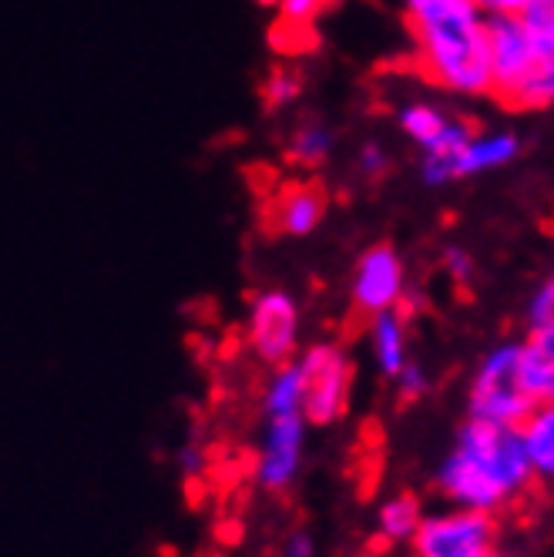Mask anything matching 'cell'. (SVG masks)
I'll return each instance as SVG.
<instances>
[{"mask_svg": "<svg viewBox=\"0 0 554 557\" xmlns=\"http://www.w3.org/2000/svg\"><path fill=\"white\" fill-rule=\"evenodd\" d=\"M438 491L451 507L501 513L534 487L518 426L467 420L438 467Z\"/></svg>", "mask_w": 554, "mask_h": 557, "instance_id": "obj_1", "label": "cell"}, {"mask_svg": "<svg viewBox=\"0 0 554 557\" xmlns=\"http://www.w3.org/2000/svg\"><path fill=\"white\" fill-rule=\"evenodd\" d=\"M423 71L438 85L457 95H488L491 91V61H488V14L473 0H444L427 11L407 14Z\"/></svg>", "mask_w": 554, "mask_h": 557, "instance_id": "obj_2", "label": "cell"}, {"mask_svg": "<svg viewBox=\"0 0 554 557\" xmlns=\"http://www.w3.org/2000/svg\"><path fill=\"white\" fill-rule=\"evenodd\" d=\"M541 400L531 389L525 367V343H501L478 363L467 386L470 420L521 426Z\"/></svg>", "mask_w": 554, "mask_h": 557, "instance_id": "obj_3", "label": "cell"}, {"mask_svg": "<svg viewBox=\"0 0 554 557\" xmlns=\"http://www.w3.org/2000/svg\"><path fill=\"white\" fill-rule=\"evenodd\" d=\"M303 370V417L309 426L343 420L353 393V360L340 343H312L296 352Z\"/></svg>", "mask_w": 554, "mask_h": 557, "instance_id": "obj_4", "label": "cell"}, {"mask_svg": "<svg viewBox=\"0 0 554 557\" xmlns=\"http://www.w3.org/2000/svg\"><path fill=\"white\" fill-rule=\"evenodd\" d=\"M497 544V521L491 513L444 507L423 513L420 528L410 537L414 557H484Z\"/></svg>", "mask_w": 554, "mask_h": 557, "instance_id": "obj_5", "label": "cell"}, {"mask_svg": "<svg viewBox=\"0 0 554 557\" xmlns=\"http://www.w3.org/2000/svg\"><path fill=\"white\" fill-rule=\"evenodd\" d=\"M299 336H303V315H299V302L290 293L266 289L253 299L246 339H249V349L256 352L259 363L275 370V367L296 360Z\"/></svg>", "mask_w": 554, "mask_h": 557, "instance_id": "obj_6", "label": "cell"}, {"mask_svg": "<svg viewBox=\"0 0 554 557\" xmlns=\"http://www.w3.org/2000/svg\"><path fill=\"white\" fill-rule=\"evenodd\" d=\"M306 433L309 423L303 413L266 417L259 450H256V484L266 494H286L306 460Z\"/></svg>", "mask_w": 554, "mask_h": 557, "instance_id": "obj_7", "label": "cell"}, {"mask_svg": "<svg viewBox=\"0 0 554 557\" xmlns=\"http://www.w3.org/2000/svg\"><path fill=\"white\" fill-rule=\"evenodd\" d=\"M484 34H488V61H491V95L510 104L514 91L521 88V82L538 64L534 48L518 14H488Z\"/></svg>", "mask_w": 554, "mask_h": 557, "instance_id": "obj_8", "label": "cell"}, {"mask_svg": "<svg viewBox=\"0 0 554 557\" xmlns=\"http://www.w3.org/2000/svg\"><path fill=\"white\" fill-rule=\"evenodd\" d=\"M404 296H407V272H404V259L397 256V249L380 243L356 259V269H353L356 312H364L373 320L380 312L401 309Z\"/></svg>", "mask_w": 554, "mask_h": 557, "instance_id": "obj_9", "label": "cell"}, {"mask_svg": "<svg viewBox=\"0 0 554 557\" xmlns=\"http://www.w3.org/2000/svg\"><path fill=\"white\" fill-rule=\"evenodd\" d=\"M327 206H330V198L320 182H296V185H286V191L275 198L272 222L283 235L303 238L320 228V222L327 219Z\"/></svg>", "mask_w": 554, "mask_h": 557, "instance_id": "obj_10", "label": "cell"}, {"mask_svg": "<svg viewBox=\"0 0 554 557\" xmlns=\"http://www.w3.org/2000/svg\"><path fill=\"white\" fill-rule=\"evenodd\" d=\"M370 352L383 376H397L410 360V336H407V315L401 309L380 312L370 320Z\"/></svg>", "mask_w": 554, "mask_h": 557, "instance_id": "obj_11", "label": "cell"}, {"mask_svg": "<svg viewBox=\"0 0 554 557\" xmlns=\"http://www.w3.org/2000/svg\"><path fill=\"white\" fill-rule=\"evenodd\" d=\"M534 481L554 484V400H541L518 426Z\"/></svg>", "mask_w": 554, "mask_h": 557, "instance_id": "obj_12", "label": "cell"}, {"mask_svg": "<svg viewBox=\"0 0 554 557\" xmlns=\"http://www.w3.org/2000/svg\"><path fill=\"white\" fill-rule=\"evenodd\" d=\"M521 154V141L514 135H488V138H470L467 148L457 154L454 162V178H467V175H481L491 169H504L514 158Z\"/></svg>", "mask_w": 554, "mask_h": 557, "instance_id": "obj_13", "label": "cell"}, {"mask_svg": "<svg viewBox=\"0 0 554 557\" xmlns=\"http://www.w3.org/2000/svg\"><path fill=\"white\" fill-rule=\"evenodd\" d=\"M336 148V132L330 122H323V117L316 114H306L299 117V122L293 125L290 138H286V154L293 158L296 165H323L327 158L333 154Z\"/></svg>", "mask_w": 554, "mask_h": 557, "instance_id": "obj_14", "label": "cell"}, {"mask_svg": "<svg viewBox=\"0 0 554 557\" xmlns=\"http://www.w3.org/2000/svg\"><path fill=\"white\" fill-rule=\"evenodd\" d=\"M262 413L266 417L303 413V370L296 367V360L269 373V383L262 389Z\"/></svg>", "mask_w": 554, "mask_h": 557, "instance_id": "obj_15", "label": "cell"}, {"mask_svg": "<svg viewBox=\"0 0 554 557\" xmlns=\"http://www.w3.org/2000/svg\"><path fill=\"white\" fill-rule=\"evenodd\" d=\"M423 521V507L414 494H397L383 500L380 513H377V531L386 544H410L414 531Z\"/></svg>", "mask_w": 554, "mask_h": 557, "instance_id": "obj_16", "label": "cell"}, {"mask_svg": "<svg viewBox=\"0 0 554 557\" xmlns=\"http://www.w3.org/2000/svg\"><path fill=\"white\" fill-rule=\"evenodd\" d=\"M303 88H306V77L296 71V67H272L266 85H262V108L269 114H280L286 111L290 104H296L303 98Z\"/></svg>", "mask_w": 554, "mask_h": 557, "instance_id": "obj_17", "label": "cell"}, {"mask_svg": "<svg viewBox=\"0 0 554 557\" xmlns=\"http://www.w3.org/2000/svg\"><path fill=\"white\" fill-rule=\"evenodd\" d=\"M401 128H404V135L410 141H417L420 148H427L433 138H438L447 128V117L438 108H433V104H427V101H414V104H407L401 111Z\"/></svg>", "mask_w": 554, "mask_h": 557, "instance_id": "obj_18", "label": "cell"}, {"mask_svg": "<svg viewBox=\"0 0 554 557\" xmlns=\"http://www.w3.org/2000/svg\"><path fill=\"white\" fill-rule=\"evenodd\" d=\"M554 104V61H538L531 74L514 91L510 108H547Z\"/></svg>", "mask_w": 554, "mask_h": 557, "instance_id": "obj_19", "label": "cell"}, {"mask_svg": "<svg viewBox=\"0 0 554 557\" xmlns=\"http://www.w3.org/2000/svg\"><path fill=\"white\" fill-rule=\"evenodd\" d=\"M470 138H473V128L467 122H447V128L423 148V158H438V162H447L454 169L457 154L467 148Z\"/></svg>", "mask_w": 554, "mask_h": 557, "instance_id": "obj_20", "label": "cell"}, {"mask_svg": "<svg viewBox=\"0 0 554 557\" xmlns=\"http://www.w3.org/2000/svg\"><path fill=\"white\" fill-rule=\"evenodd\" d=\"M333 0H275V11H280L283 27L290 30H303L309 27L316 17H320Z\"/></svg>", "mask_w": 554, "mask_h": 557, "instance_id": "obj_21", "label": "cell"}, {"mask_svg": "<svg viewBox=\"0 0 554 557\" xmlns=\"http://www.w3.org/2000/svg\"><path fill=\"white\" fill-rule=\"evenodd\" d=\"M554 326V275L538 286V293L528 302V333L551 330Z\"/></svg>", "mask_w": 554, "mask_h": 557, "instance_id": "obj_22", "label": "cell"}, {"mask_svg": "<svg viewBox=\"0 0 554 557\" xmlns=\"http://www.w3.org/2000/svg\"><path fill=\"white\" fill-rule=\"evenodd\" d=\"M393 383H397V389H401L404 400H417V396H423V393H427L430 376H427V370H423L417 360H407V367H404L397 376H393Z\"/></svg>", "mask_w": 554, "mask_h": 557, "instance_id": "obj_23", "label": "cell"}, {"mask_svg": "<svg viewBox=\"0 0 554 557\" xmlns=\"http://www.w3.org/2000/svg\"><path fill=\"white\" fill-rule=\"evenodd\" d=\"M356 169H360V175H367V178H380L390 169V154L383 151V145L367 141L360 148V154H356Z\"/></svg>", "mask_w": 554, "mask_h": 557, "instance_id": "obj_24", "label": "cell"}, {"mask_svg": "<svg viewBox=\"0 0 554 557\" xmlns=\"http://www.w3.org/2000/svg\"><path fill=\"white\" fill-rule=\"evenodd\" d=\"M283 557H316V537L303 528L290 531L286 541H283Z\"/></svg>", "mask_w": 554, "mask_h": 557, "instance_id": "obj_25", "label": "cell"}, {"mask_svg": "<svg viewBox=\"0 0 554 557\" xmlns=\"http://www.w3.org/2000/svg\"><path fill=\"white\" fill-rule=\"evenodd\" d=\"M178 470H182V476H202V470H206V450L199 447V444H185V447H178Z\"/></svg>", "mask_w": 554, "mask_h": 557, "instance_id": "obj_26", "label": "cell"}, {"mask_svg": "<svg viewBox=\"0 0 554 557\" xmlns=\"http://www.w3.org/2000/svg\"><path fill=\"white\" fill-rule=\"evenodd\" d=\"M444 262H447V269H451V275L457 278V283H467L470 272H473V262H470V256L464 249H447Z\"/></svg>", "mask_w": 554, "mask_h": 557, "instance_id": "obj_27", "label": "cell"}, {"mask_svg": "<svg viewBox=\"0 0 554 557\" xmlns=\"http://www.w3.org/2000/svg\"><path fill=\"white\" fill-rule=\"evenodd\" d=\"M484 14H521L528 0H473Z\"/></svg>", "mask_w": 554, "mask_h": 557, "instance_id": "obj_28", "label": "cell"}, {"mask_svg": "<svg viewBox=\"0 0 554 557\" xmlns=\"http://www.w3.org/2000/svg\"><path fill=\"white\" fill-rule=\"evenodd\" d=\"M433 4H444V0H404V8H407V14L427 11V8H433Z\"/></svg>", "mask_w": 554, "mask_h": 557, "instance_id": "obj_29", "label": "cell"}, {"mask_svg": "<svg viewBox=\"0 0 554 557\" xmlns=\"http://www.w3.org/2000/svg\"><path fill=\"white\" fill-rule=\"evenodd\" d=\"M484 557H507V554H501V550L494 547V550H491V554H484Z\"/></svg>", "mask_w": 554, "mask_h": 557, "instance_id": "obj_30", "label": "cell"}]
</instances>
